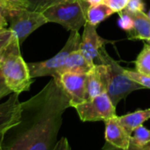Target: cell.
<instances>
[{
    "label": "cell",
    "mask_w": 150,
    "mask_h": 150,
    "mask_svg": "<svg viewBox=\"0 0 150 150\" xmlns=\"http://www.w3.org/2000/svg\"><path fill=\"white\" fill-rule=\"evenodd\" d=\"M69 98L53 78L34 96L21 103L20 120L5 134V150H52L62 124Z\"/></svg>",
    "instance_id": "1"
},
{
    "label": "cell",
    "mask_w": 150,
    "mask_h": 150,
    "mask_svg": "<svg viewBox=\"0 0 150 150\" xmlns=\"http://www.w3.org/2000/svg\"><path fill=\"white\" fill-rule=\"evenodd\" d=\"M0 69L6 86L12 93L20 95L28 91L33 81L27 63L20 53V45L13 34V38L4 49Z\"/></svg>",
    "instance_id": "2"
},
{
    "label": "cell",
    "mask_w": 150,
    "mask_h": 150,
    "mask_svg": "<svg viewBox=\"0 0 150 150\" xmlns=\"http://www.w3.org/2000/svg\"><path fill=\"white\" fill-rule=\"evenodd\" d=\"M97 59L100 61V64L105 65L107 78L106 93L114 106H117L122 99H125L133 91L144 88L125 73V69L107 53L105 46L99 50Z\"/></svg>",
    "instance_id": "3"
},
{
    "label": "cell",
    "mask_w": 150,
    "mask_h": 150,
    "mask_svg": "<svg viewBox=\"0 0 150 150\" xmlns=\"http://www.w3.org/2000/svg\"><path fill=\"white\" fill-rule=\"evenodd\" d=\"M89 7V4L84 0H65L42 13L48 22L60 24L69 31H78L87 22Z\"/></svg>",
    "instance_id": "4"
},
{
    "label": "cell",
    "mask_w": 150,
    "mask_h": 150,
    "mask_svg": "<svg viewBox=\"0 0 150 150\" xmlns=\"http://www.w3.org/2000/svg\"><path fill=\"white\" fill-rule=\"evenodd\" d=\"M80 42L81 36L78 31H70L69 37L65 45L55 56L45 61L27 63L32 79L45 76H52L53 78L55 77L57 72L64 65L69 54L76 50H79Z\"/></svg>",
    "instance_id": "5"
},
{
    "label": "cell",
    "mask_w": 150,
    "mask_h": 150,
    "mask_svg": "<svg viewBox=\"0 0 150 150\" xmlns=\"http://www.w3.org/2000/svg\"><path fill=\"white\" fill-rule=\"evenodd\" d=\"M6 19L9 29L16 35L20 46L33 32L48 22L42 12L25 8L9 10Z\"/></svg>",
    "instance_id": "6"
},
{
    "label": "cell",
    "mask_w": 150,
    "mask_h": 150,
    "mask_svg": "<svg viewBox=\"0 0 150 150\" xmlns=\"http://www.w3.org/2000/svg\"><path fill=\"white\" fill-rule=\"evenodd\" d=\"M75 109L83 122L105 121L117 117L116 106H114L107 93L87 99L76 106Z\"/></svg>",
    "instance_id": "7"
},
{
    "label": "cell",
    "mask_w": 150,
    "mask_h": 150,
    "mask_svg": "<svg viewBox=\"0 0 150 150\" xmlns=\"http://www.w3.org/2000/svg\"><path fill=\"white\" fill-rule=\"evenodd\" d=\"M56 79L69 98L70 106L75 108L88 99L86 74L65 72Z\"/></svg>",
    "instance_id": "8"
},
{
    "label": "cell",
    "mask_w": 150,
    "mask_h": 150,
    "mask_svg": "<svg viewBox=\"0 0 150 150\" xmlns=\"http://www.w3.org/2000/svg\"><path fill=\"white\" fill-rule=\"evenodd\" d=\"M18 95V94L12 93L6 101L0 103V144L3 143L7 132L20 120L21 103Z\"/></svg>",
    "instance_id": "9"
},
{
    "label": "cell",
    "mask_w": 150,
    "mask_h": 150,
    "mask_svg": "<svg viewBox=\"0 0 150 150\" xmlns=\"http://www.w3.org/2000/svg\"><path fill=\"white\" fill-rule=\"evenodd\" d=\"M107 41L98 35L97 32V26L86 22L84 25L83 33L81 36V42L79 50L85 57V59L94 65L95 59L98 58L99 50L105 46Z\"/></svg>",
    "instance_id": "10"
},
{
    "label": "cell",
    "mask_w": 150,
    "mask_h": 150,
    "mask_svg": "<svg viewBox=\"0 0 150 150\" xmlns=\"http://www.w3.org/2000/svg\"><path fill=\"white\" fill-rule=\"evenodd\" d=\"M117 117L104 121L105 126V143L118 149H127L130 146L132 135L119 123Z\"/></svg>",
    "instance_id": "11"
},
{
    "label": "cell",
    "mask_w": 150,
    "mask_h": 150,
    "mask_svg": "<svg viewBox=\"0 0 150 150\" xmlns=\"http://www.w3.org/2000/svg\"><path fill=\"white\" fill-rule=\"evenodd\" d=\"M88 99L96 97L107 91L106 68L103 64L94 65L86 74Z\"/></svg>",
    "instance_id": "12"
},
{
    "label": "cell",
    "mask_w": 150,
    "mask_h": 150,
    "mask_svg": "<svg viewBox=\"0 0 150 150\" xmlns=\"http://www.w3.org/2000/svg\"><path fill=\"white\" fill-rule=\"evenodd\" d=\"M95 65V64H94ZM89 63L85 57L83 56L79 50H76L69 54L64 65L59 69L57 74L54 78L59 77L61 74L65 72H72V73H79V74H87L88 72L94 65Z\"/></svg>",
    "instance_id": "13"
},
{
    "label": "cell",
    "mask_w": 150,
    "mask_h": 150,
    "mask_svg": "<svg viewBox=\"0 0 150 150\" xmlns=\"http://www.w3.org/2000/svg\"><path fill=\"white\" fill-rule=\"evenodd\" d=\"M150 118V108L146 110H138L126 115L117 117L119 123L132 135L133 132L139 126H142Z\"/></svg>",
    "instance_id": "14"
},
{
    "label": "cell",
    "mask_w": 150,
    "mask_h": 150,
    "mask_svg": "<svg viewBox=\"0 0 150 150\" xmlns=\"http://www.w3.org/2000/svg\"><path fill=\"white\" fill-rule=\"evenodd\" d=\"M132 16L134 27L132 32H130V39H141V40H149L150 39V19L148 14L144 11L137 12H129Z\"/></svg>",
    "instance_id": "15"
},
{
    "label": "cell",
    "mask_w": 150,
    "mask_h": 150,
    "mask_svg": "<svg viewBox=\"0 0 150 150\" xmlns=\"http://www.w3.org/2000/svg\"><path fill=\"white\" fill-rule=\"evenodd\" d=\"M113 13L114 11L104 3L90 6L87 11V22L91 25L98 26Z\"/></svg>",
    "instance_id": "16"
},
{
    "label": "cell",
    "mask_w": 150,
    "mask_h": 150,
    "mask_svg": "<svg viewBox=\"0 0 150 150\" xmlns=\"http://www.w3.org/2000/svg\"><path fill=\"white\" fill-rule=\"evenodd\" d=\"M134 63L138 72L150 76V45L149 43H145Z\"/></svg>",
    "instance_id": "17"
},
{
    "label": "cell",
    "mask_w": 150,
    "mask_h": 150,
    "mask_svg": "<svg viewBox=\"0 0 150 150\" xmlns=\"http://www.w3.org/2000/svg\"><path fill=\"white\" fill-rule=\"evenodd\" d=\"M65 0H25V8L31 11L43 12L49 7Z\"/></svg>",
    "instance_id": "18"
},
{
    "label": "cell",
    "mask_w": 150,
    "mask_h": 150,
    "mask_svg": "<svg viewBox=\"0 0 150 150\" xmlns=\"http://www.w3.org/2000/svg\"><path fill=\"white\" fill-rule=\"evenodd\" d=\"M131 140L141 147H146L150 143V130L143 125L137 127L132 133Z\"/></svg>",
    "instance_id": "19"
},
{
    "label": "cell",
    "mask_w": 150,
    "mask_h": 150,
    "mask_svg": "<svg viewBox=\"0 0 150 150\" xmlns=\"http://www.w3.org/2000/svg\"><path fill=\"white\" fill-rule=\"evenodd\" d=\"M119 15H120L119 26L120 27V28L128 33L132 32L134 27V22L132 16L126 10L120 11Z\"/></svg>",
    "instance_id": "20"
},
{
    "label": "cell",
    "mask_w": 150,
    "mask_h": 150,
    "mask_svg": "<svg viewBox=\"0 0 150 150\" xmlns=\"http://www.w3.org/2000/svg\"><path fill=\"white\" fill-rule=\"evenodd\" d=\"M125 73L134 81L142 85L144 88H150V76L138 72L137 71L125 69Z\"/></svg>",
    "instance_id": "21"
},
{
    "label": "cell",
    "mask_w": 150,
    "mask_h": 150,
    "mask_svg": "<svg viewBox=\"0 0 150 150\" xmlns=\"http://www.w3.org/2000/svg\"><path fill=\"white\" fill-rule=\"evenodd\" d=\"M129 0H102V3L109 6L114 12H120L126 9Z\"/></svg>",
    "instance_id": "22"
},
{
    "label": "cell",
    "mask_w": 150,
    "mask_h": 150,
    "mask_svg": "<svg viewBox=\"0 0 150 150\" xmlns=\"http://www.w3.org/2000/svg\"><path fill=\"white\" fill-rule=\"evenodd\" d=\"M13 38V33L9 28H4L0 31V51L7 47Z\"/></svg>",
    "instance_id": "23"
},
{
    "label": "cell",
    "mask_w": 150,
    "mask_h": 150,
    "mask_svg": "<svg viewBox=\"0 0 150 150\" xmlns=\"http://www.w3.org/2000/svg\"><path fill=\"white\" fill-rule=\"evenodd\" d=\"M145 9V4L142 0H129L126 11L129 12H137V11H143Z\"/></svg>",
    "instance_id": "24"
},
{
    "label": "cell",
    "mask_w": 150,
    "mask_h": 150,
    "mask_svg": "<svg viewBox=\"0 0 150 150\" xmlns=\"http://www.w3.org/2000/svg\"><path fill=\"white\" fill-rule=\"evenodd\" d=\"M101 150H149L147 146L146 147H141V146H138L137 144H135L132 140H131V143H130V146L128 149H118V148H115V147H112L107 143H105L104 147L102 148Z\"/></svg>",
    "instance_id": "25"
},
{
    "label": "cell",
    "mask_w": 150,
    "mask_h": 150,
    "mask_svg": "<svg viewBox=\"0 0 150 150\" xmlns=\"http://www.w3.org/2000/svg\"><path fill=\"white\" fill-rule=\"evenodd\" d=\"M11 94H12V92L6 86L4 77H3V74H2V72H1V69H0V100H2L3 98H4L5 96L9 95Z\"/></svg>",
    "instance_id": "26"
},
{
    "label": "cell",
    "mask_w": 150,
    "mask_h": 150,
    "mask_svg": "<svg viewBox=\"0 0 150 150\" xmlns=\"http://www.w3.org/2000/svg\"><path fill=\"white\" fill-rule=\"evenodd\" d=\"M52 150H72V149L69 145L68 139L65 137H62V139L57 141L56 144L54 145V149Z\"/></svg>",
    "instance_id": "27"
},
{
    "label": "cell",
    "mask_w": 150,
    "mask_h": 150,
    "mask_svg": "<svg viewBox=\"0 0 150 150\" xmlns=\"http://www.w3.org/2000/svg\"><path fill=\"white\" fill-rule=\"evenodd\" d=\"M8 11H0V31L6 28V26L8 25V21L6 19V14Z\"/></svg>",
    "instance_id": "28"
},
{
    "label": "cell",
    "mask_w": 150,
    "mask_h": 150,
    "mask_svg": "<svg viewBox=\"0 0 150 150\" xmlns=\"http://www.w3.org/2000/svg\"><path fill=\"white\" fill-rule=\"evenodd\" d=\"M8 1L12 5L13 9H24V8H25V0H8Z\"/></svg>",
    "instance_id": "29"
},
{
    "label": "cell",
    "mask_w": 150,
    "mask_h": 150,
    "mask_svg": "<svg viewBox=\"0 0 150 150\" xmlns=\"http://www.w3.org/2000/svg\"><path fill=\"white\" fill-rule=\"evenodd\" d=\"M86 1L90 6H93V5H97L100 3H102V0H84Z\"/></svg>",
    "instance_id": "30"
},
{
    "label": "cell",
    "mask_w": 150,
    "mask_h": 150,
    "mask_svg": "<svg viewBox=\"0 0 150 150\" xmlns=\"http://www.w3.org/2000/svg\"><path fill=\"white\" fill-rule=\"evenodd\" d=\"M4 53V49L2 51H0V65H1V61H2V58H3Z\"/></svg>",
    "instance_id": "31"
},
{
    "label": "cell",
    "mask_w": 150,
    "mask_h": 150,
    "mask_svg": "<svg viewBox=\"0 0 150 150\" xmlns=\"http://www.w3.org/2000/svg\"><path fill=\"white\" fill-rule=\"evenodd\" d=\"M0 11H8L9 10H6V9H4V8L3 6H1V5H0Z\"/></svg>",
    "instance_id": "32"
},
{
    "label": "cell",
    "mask_w": 150,
    "mask_h": 150,
    "mask_svg": "<svg viewBox=\"0 0 150 150\" xmlns=\"http://www.w3.org/2000/svg\"><path fill=\"white\" fill-rule=\"evenodd\" d=\"M0 150H5L4 149V147L2 146V144H0Z\"/></svg>",
    "instance_id": "33"
},
{
    "label": "cell",
    "mask_w": 150,
    "mask_h": 150,
    "mask_svg": "<svg viewBox=\"0 0 150 150\" xmlns=\"http://www.w3.org/2000/svg\"><path fill=\"white\" fill-rule=\"evenodd\" d=\"M147 148H148V149L150 150V143L149 144V145H147Z\"/></svg>",
    "instance_id": "34"
},
{
    "label": "cell",
    "mask_w": 150,
    "mask_h": 150,
    "mask_svg": "<svg viewBox=\"0 0 150 150\" xmlns=\"http://www.w3.org/2000/svg\"><path fill=\"white\" fill-rule=\"evenodd\" d=\"M146 42H147V43H149V45H150V39H149V40H147Z\"/></svg>",
    "instance_id": "35"
},
{
    "label": "cell",
    "mask_w": 150,
    "mask_h": 150,
    "mask_svg": "<svg viewBox=\"0 0 150 150\" xmlns=\"http://www.w3.org/2000/svg\"><path fill=\"white\" fill-rule=\"evenodd\" d=\"M148 16H149V18L150 19V10H149V13H148Z\"/></svg>",
    "instance_id": "36"
}]
</instances>
